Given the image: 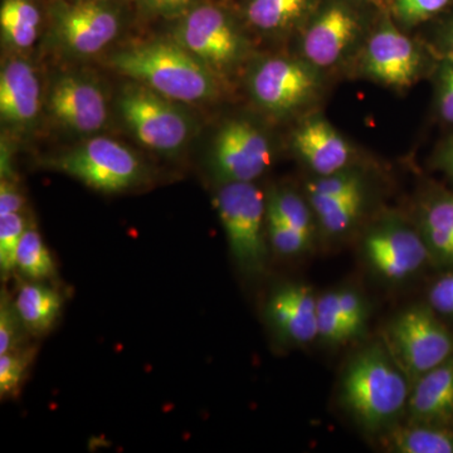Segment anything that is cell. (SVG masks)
Here are the masks:
<instances>
[{
	"label": "cell",
	"mask_w": 453,
	"mask_h": 453,
	"mask_svg": "<svg viewBox=\"0 0 453 453\" xmlns=\"http://www.w3.org/2000/svg\"><path fill=\"white\" fill-rule=\"evenodd\" d=\"M110 65L172 101L199 103L219 92L217 74L178 42L154 41L119 50Z\"/></svg>",
	"instance_id": "cell-1"
},
{
	"label": "cell",
	"mask_w": 453,
	"mask_h": 453,
	"mask_svg": "<svg viewBox=\"0 0 453 453\" xmlns=\"http://www.w3.org/2000/svg\"><path fill=\"white\" fill-rule=\"evenodd\" d=\"M410 393L408 378L380 345L357 354L342 375V403L369 432L392 425L407 408Z\"/></svg>",
	"instance_id": "cell-2"
},
{
	"label": "cell",
	"mask_w": 453,
	"mask_h": 453,
	"mask_svg": "<svg viewBox=\"0 0 453 453\" xmlns=\"http://www.w3.org/2000/svg\"><path fill=\"white\" fill-rule=\"evenodd\" d=\"M216 207L238 267L249 275H258L267 257V203L261 190L252 183L223 184Z\"/></svg>",
	"instance_id": "cell-3"
},
{
	"label": "cell",
	"mask_w": 453,
	"mask_h": 453,
	"mask_svg": "<svg viewBox=\"0 0 453 453\" xmlns=\"http://www.w3.org/2000/svg\"><path fill=\"white\" fill-rule=\"evenodd\" d=\"M178 20L173 40L217 76L231 73L246 57L249 42L226 9L203 3Z\"/></svg>",
	"instance_id": "cell-4"
},
{
	"label": "cell",
	"mask_w": 453,
	"mask_h": 453,
	"mask_svg": "<svg viewBox=\"0 0 453 453\" xmlns=\"http://www.w3.org/2000/svg\"><path fill=\"white\" fill-rule=\"evenodd\" d=\"M390 356L412 383L453 357V335L431 306L405 310L387 330Z\"/></svg>",
	"instance_id": "cell-5"
},
{
	"label": "cell",
	"mask_w": 453,
	"mask_h": 453,
	"mask_svg": "<svg viewBox=\"0 0 453 453\" xmlns=\"http://www.w3.org/2000/svg\"><path fill=\"white\" fill-rule=\"evenodd\" d=\"M119 109L135 138L153 150L174 153L192 135V124L186 113L144 85L125 89Z\"/></svg>",
	"instance_id": "cell-6"
},
{
	"label": "cell",
	"mask_w": 453,
	"mask_h": 453,
	"mask_svg": "<svg viewBox=\"0 0 453 453\" xmlns=\"http://www.w3.org/2000/svg\"><path fill=\"white\" fill-rule=\"evenodd\" d=\"M55 168L104 193H118L139 183L142 164L133 150L110 138H92L57 157Z\"/></svg>",
	"instance_id": "cell-7"
},
{
	"label": "cell",
	"mask_w": 453,
	"mask_h": 453,
	"mask_svg": "<svg viewBox=\"0 0 453 453\" xmlns=\"http://www.w3.org/2000/svg\"><path fill=\"white\" fill-rule=\"evenodd\" d=\"M50 14L57 40L76 56L96 55L120 32V13L105 0L58 2Z\"/></svg>",
	"instance_id": "cell-8"
},
{
	"label": "cell",
	"mask_w": 453,
	"mask_h": 453,
	"mask_svg": "<svg viewBox=\"0 0 453 453\" xmlns=\"http://www.w3.org/2000/svg\"><path fill=\"white\" fill-rule=\"evenodd\" d=\"M273 162L264 133L246 120L226 122L214 140L211 166L223 184L252 183Z\"/></svg>",
	"instance_id": "cell-9"
},
{
	"label": "cell",
	"mask_w": 453,
	"mask_h": 453,
	"mask_svg": "<svg viewBox=\"0 0 453 453\" xmlns=\"http://www.w3.org/2000/svg\"><path fill=\"white\" fill-rule=\"evenodd\" d=\"M250 88L262 109L283 115L306 105L316 94L319 80L314 65L299 59L273 57L256 67Z\"/></svg>",
	"instance_id": "cell-10"
},
{
	"label": "cell",
	"mask_w": 453,
	"mask_h": 453,
	"mask_svg": "<svg viewBox=\"0 0 453 453\" xmlns=\"http://www.w3.org/2000/svg\"><path fill=\"white\" fill-rule=\"evenodd\" d=\"M363 251L372 270L389 281L408 279L431 258L421 232L395 220L374 226L365 235Z\"/></svg>",
	"instance_id": "cell-11"
},
{
	"label": "cell",
	"mask_w": 453,
	"mask_h": 453,
	"mask_svg": "<svg viewBox=\"0 0 453 453\" xmlns=\"http://www.w3.org/2000/svg\"><path fill=\"white\" fill-rule=\"evenodd\" d=\"M362 32V18L342 0L329 3L312 18L303 38V53L314 67L338 64Z\"/></svg>",
	"instance_id": "cell-12"
},
{
	"label": "cell",
	"mask_w": 453,
	"mask_h": 453,
	"mask_svg": "<svg viewBox=\"0 0 453 453\" xmlns=\"http://www.w3.org/2000/svg\"><path fill=\"white\" fill-rule=\"evenodd\" d=\"M365 68L372 79L389 88H410L421 73L422 55L410 37L387 20L366 43Z\"/></svg>",
	"instance_id": "cell-13"
},
{
	"label": "cell",
	"mask_w": 453,
	"mask_h": 453,
	"mask_svg": "<svg viewBox=\"0 0 453 453\" xmlns=\"http://www.w3.org/2000/svg\"><path fill=\"white\" fill-rule=\"evenodd\" d=\"M49 107L57 121L76 133H95L103 129L107 120L103 91L96 83L79 74H65L53 82Z\"/></svg>",
	"instance_id": "cell-14"
},
{
	"label": "cell",
	"mask_w": 453,
	"mask_h": 453,
	"mask_svg": "<svg viewBox=\"0 0 453 453\" xmlns=\"http://www.w3.org/2000/svg\"><path fill=\"white\" fill-rule=\"evenodd\" d=\"M318 299L306 285L288 283L271 295L267 319L277 336L291 344L319 338Z\"/></svg>",
	"instance_id": "cell-15"
},
{
	"label": "cell",
	"mask_w": 453,
	"mask_h": 453,
	"mask_svg": "<svg viewBox=\"0 0 453 453\" xmlns=\"http://www.w3.org/2000/svg\"><path fill=\"white\" fill-rule=\"evenodd\" d=\"M295 150L319 177L348 169L353 149L333 125L323 119H311L295 131Z\"/></svg>",
	"instance_id": "cell-16"
},
{
	"label": "cell",
	"mask_w": 453,
	"mask_h": 453,
	"mask_svg": "<svg viewBox=\"0 0 453 453\" xmlns=\"http://www.w3.org/2000/svg\"><path fill=\"white\" fill-rule=\"evenodd\" d=\"M407 410L410 422L453 425V357L414 381Z\"/></svg>",
	"instance_id": "cell-17"
},
{
	"label": "cell",
	"mask_w": 453,
	"mask_h": 453,
	"mask_svg": "<svg viewBox=\"0 0 453 453\" xmlns=\"http://www.w3.org/2000/svg\"><path fill=\"white\" fill-rule=\"evenodd\" d=\"M41 110V85L35 68L26 59L7 62L0 74V112L14 125L31 124Z\"/></svg>",
	"instance_id": "cell-18"
},
{
	"label": "cell",
	"mask_w": 453,
	"mask_h": 453,
	"mask_svg": "<svg viewBox=\"0 0 453 453\" xmlns=\"http://www.w3.org/2000/svg\"><path fill=\"white\" fill-rule=\"evenodd\" d=\"M319 3L320 0H249L244 17L252 28L279 35L309 19Z\"/></svg>",
	"instance_id": "cell-19"
},
{
	"label": "cell",
	"mask_w": 453,
	"mask_h": 453,
	"mask_svg": "<svg viewBox=\"0 0 453 453\" xmlns=\"http://www.w3.org/2000/svg\"><path fill=\"white\" fill-rule=\"evenodd\" d=\"M421 234L431 258L453 266V196H438L423 207Z\"/></svg>",
	"instance_id": "cell-20"
},
{
	"label": "cell",
	"mask_w": 453,
	"mask_h": 453,
	"mask_svg": "<svg viewBox=\"0 0 453 453\" xmlns=\"http://www.w3.org/2000/svg\"><path fill=\"white\" fill-rule=\"evenodd\" d=\"M23 327L32 334L49 332L61 311V296L40 283H25L14 300Z\"/></svg>",
	"instance_id": "cell-21"
},
{
	"label": "cell",
	"mask_w": 453,
	"mask_h": 453,
	"mask_svg": "<svg viewBox=\"0 0 453 453\" xmlns=\"http://www.w3.org/2000/svg\"><path fill=\"white\" fill-rule=\"evenodd\" d=\"M386 447L399 453H453V431L445 426L410 422L390 429Z\"/></svg>",
	"instance_id": "cell-22"
},
{
	"label": "cell",
	"mask_w": 453,
	"mask_h": 453,
	"mask_svg": "<svg viewBox=\"0 0 453 453\" xmlns=\"http://www.w3.org/2000/svg\"><path fill=\"white\" fill-rule=\"evenodd\" d=\"M42 25L41 9L35 0H3L0 28L3 41L14 50L35 44Z\"/></svg>",
	"instance_id": "cell-23"
},
{
	"label": "cell",
	"mask_w": 453,
	"mask_h": 453,
	"mask_svg": "<svg viewBox=\"0 0 453 453\" xmlns=\"http://www.w3.org/2000/svg\"><path fill=\"white\" fill-rule=\"evenodd\" d=\"M327 234L340 235L351 228L365 207V189L310 205Z\"/></svg>",
	"instance_id": "cell-24"
},
{
	"label": "cell",
	"mask_w": 453,
	"mask_h": 453,
	"mask_svg": "<svg viewBox=\"0 0 453 453\" xmlns=\"http://www.w3.org/2000/svg\"><path fill=\"white\" fill-rule=\"evenodd\" d=\"M16 267L32 280L49 279L55 273L52 256L35 229L27 228L16 256Z\"/></svg>",
	"instance_id": "cell-25"
},
{
	"label": "cell",
	"mask_w": 453,
	"mask_h": 453,
	"mask_svg": "<svg viewBox=\"0 0 453 453\" xmlns=\"http://www.w3.org/2000/svg\"><path fill=\"white\" fill-rule=\"evenodd\" d=\"M267 211L275 213L288 226L312 240L314 222L308 203L291 190H276L267 201Z\"/></svg>",
	"instance_id": "cell-26"
},
{
	"label": "cell",
	"mask_w": 453,
	"mask_h": 453,
	"mask_svg": "<svg viewBox=\"0 0 453 453\" xmlns=\"http://www.w3.org/2000/svg\"><path fill=\"white\" fill-rule=\"evenodd\" d=\"M360 189H365L363 179L359 173L350 169L319 177L306 186L310 205L340 198V196L350 195V193Z\"/></svg>",
	"instance_id": "cell-27"
},
{
	"label": "cell",
	"mask_w": 453,
	"mask_h": 453,
	"mask_svg": "<svg viewBox=\"0 0 453 453\" xmlns=\"http://www.w3.org/2000/svg\"><path fill=\"white\" fill-rule=\"evenodd\" d=\"M318 324L319 338L329 344H345L359 335L344 320L327 292L318 299Z\"/></svg>",
	"instance_id": "cell-28"
},
{
	"label": "cell",
	"mask_w": 453,
	"mask_h": 453,
	"mask_svg": "<svg viewBox=\"0 0 453 453\" xmlns=\"http://www.w3.org/2000/svg\"><path fill=\"white\" fill-rule=\"evenodd\" d=\"M27 229L22 214L13 213L0 217V270L8 276L16 267L18 246Z\"/></svg>",
	"instance_id": "cell-29"
},
{
	"label": "cell",
	"mask_w": 453,
	"mask_h": 453,
	"mask_svg": "<svg viewBox=\"0 0 453 453\" xmlns=\"http://www.w3.org/2000/svg\"><path fill=\"white\" fill-rule=\"evenodd\" d=\"M266 226L268 238L273 244V250L282 256L300 255L309 249L311 241L303 237L299 232L292 229L280 219L273 211H267L266 207Z\"/></svg>",
	"instance_id": "cell-30"
},
{
	"label": "cell",
	"mask_w": 453,
	"mask_h": 453,
	"mask_svg": "<svg viewBox=\"0 0 453 453\" xmlns=\"http://www.w3.org/2000/svg\"><path fill=\"white\" fill-rule=\"evenodd\" d=\"M31 354L19 349L0 356V393L2 396L16 395L25 378Z\"/></svg>",
	"instance_id": "cell-31"
},
{
	"label": "cell",
	"mask_w": 453,
	"mask_h": 453,
	"mask_svg": "<svg viewBox=\"0 0 453 453\" xmlns=\"http://www.w3.org/2000/svg\"><path fill=\"white\" fill-rule=\"evenodd\" d=\"M451 0H392L396 18L405 26H416L436 16Z\"/></svg>",
	"instance_id": "cell-32"
},
{
	"label": "cell",
	"mask_w": 453,
	"mask_h": 453,
	"mask_svg": "<svg viewBox=\"0 0 453 453\" xmlns=\"http://www.w3.org/2000/svg\"><path fill=\"white\" fill-rule=\"evenodd\" d=\"M22 326L14 303H12L7 295L3 294L0 303V356L17 349Z\"/></svg>",
	"instance_id": "cell-33"
},
{
	"label": "cell",
	"mask_w": 453,
	"mask_h": 453,
	"mask_svg": "<svg viewBox=\"0 0 453 453\" xmlns=\"http://www.w3.org/2000/svg\"><path fill=\"white\" fill-rule=\"evenodd\" d=\"M196 0H138L145 13L165 19H180L196 5Z\"/></svg>",
	"instance_id": "cell-34"
},
{
	"label": "cell",
	"mask_w": 453,
	"mask_h": 453,
	"mask_svg": "<svg viewBox=\"0 0 453 453\" xmlns=\"http://www.w3.org/2000/svg\"><path fill=\"white\" fill-rule=\"evenodd\" d=\"M428 301L436 314L453 320V273H447L434 283L429 290Z\"/></svg>",
	"instance_id": "cell-35"
},
{
	"label": "cell",
	"mask_w": 453,
	"mask_h": 453,
	"mask_svg": "<svg viewBox=\"0 0 453 453\" xmlns=\"http://www.w3.org/2000/svg\"><path fill=\"white\" fill-rule=\"evenodd\" d=\"M438 85V107L441 116L453 124V61L446 62L440 73Z\"/></svg>",
	"instance_id": "cell-36"
},
{
	"label": "cell",
	"mask_w": 453,
	"mask_h": 453,
	"mask_svg": "<svg viewBox=\"0 0 453 453\" xmlns=\"http://www.w3.org/2000/svg\"><path fill=\"white\" fill-rule=\"evenodd\" d=\"M25 205V199L14 184L7 179H3L0 186V217L8 214L20 213Z\"/></svg>",
	"instance_id": "cell-37"
},
{
	"label": "cell",
	"mask_w": 453,
	"mask_h": 453,
	"mask_svg": "<svg viewBox=\"0 0 453 453\" xmlns=\"http://www.w3.org/2000/svg\"><path fill=\"white\" fill-rule=\"evenodd\" d=\"M440 165L453 180V139L451 142L443 149L440 157Z\"/></svg>",
	"instance_id": "cell-38"
},
{
	"label": "cell",
	"mask_w": 453,
	"mask_h": 453,
	"mask_svg": "<svg viewBox=\"0 0 453 453\" xmlns=\"http://www.w3.org/2000/svg\"><path fill=\"white\" fill-rule=\"evenodd\" d=\"M445 43L449 58L453 61V27L449 29V33H447Z\"/></svg>",
	"instance_id": "cell-39"
},
{
	"label": "cell",
	"mask_w": 453,
	"mask_h": 453,
	"mask_svg": "<svg viewBox=\"0 0 453 453\" xmlns=\"http://www.w3.org/2000/svg\"><path fill=\"white\" fill-rule=\"evenodd\" d=\"M105 2H109V0H105Z\"/></svg>",
	"instance_id": "cell-40"
},
{
	"label": "cell",
	"mask_w": 453,
	"mask_h": 453,
	"mask_svg": "<svg viewBox=\"0 0 453 453\" xmlns=\"http://www.w3.org/2000/svg\"><path fill=\"white\" fill-rule=\"evenodd\" d=\"M390 2H392V0H390Z\"/></svg>",
	"instance_id": "cell-41"
}]
</instances>
